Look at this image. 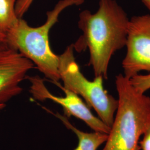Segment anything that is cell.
<instances>
[{"instance_id": "obj_3", "label": "cell", "mask_w": 150, "mask_h": 150, "mask_svg": "<svg viewBox=\"0 0 150 150\" xmlns=\"http://www.w3.org/2000/svg\"><path fill=\"white\" fill-rule=\"evenodd\" d=\"M83 2L84 0H60L53 10L47 12L46 21L38 27H31L20 18L6 35L8 46L31 61L51 82H59V58L50 47L49 32L64 9Z\"/></svg>"}, {"instance_id": "obj_8", "label": "cell", "mask_w": 150, "mask_h": 150, "mask_svg": "<svg viewBox=\"0 0 150 150\" xmlns=\"http://www.w3.org/2000/svg\"><path fill=\"white\" fill-rule=\"evenodd\" d=\"M43 108L59 119L67 128L75 133L78 139V145L74 150H97L106 142L108 136L107 134L96 131L86 132L81 131L76 128L64 116L60 115L59 113H54L47 108Z\"/></svg>"}, {"instance_id": "obj_2", "label": "cell", "mask_w": 150, "mask_h": 150, "mask_svg": "<svg viewBox=\"0 0 150 150\" xmlns=\"http://www.w3.org/2000/svg\"><path fill=\"white\" fill-rule=\"evenodd\" d=\"M115 85L118 106L102 150H140V139L150 123V97L123 74L116 76Z\"/></svg>"}, {"instance_id": "obj_13", "label": "cell", "mask_w": 150, "mask_h": 150, "mask_svg": "<svg viewBox=\"0 0 150 150\" xmlns=\"http://www.w3.org/2000/svg\"><path fill=\"white\" fill-rule=\"evenodd\" d=\"M0 48H10L7 45L5 37L1 33H0Z\"/></svg>"}, {"instance_id": "obj_12", "label": "cell", "mask_w": 150, "mask_h": 150, "mask_svg": "<svg viewBox=\"0 0 150 150\" xmlns=\"http://www.w3.org/2000/svg\"><path fill=\"white\" fill-rule=\"evenodd\" d=\"M139 149L150 150V123L147 126L142 135V139L139 141Z\"/></svg>"}, {"instance_id": "obj_6", "label": "cell", "mask_w": 150, "mask_h": 150, "mask_svg": "<svg viewBox=\"0 0 150 150\" xmlns=\"http://www.w3.org/2000/svg\"><path fill=\"white\" fill-rule=\"evenodd\" d=\"M125 47L123 75L131 79L141 71L150 72V13L129 18Z\"/></svg>"}, {"instance_id": "obj_10", "label": "cell", "mask_w": 150, "mask_h": 150, "mask_svg": "<svg viewBox=\"0 0 150 150\" xmlns=\"http://www.w3.org/2000/svg\"><path fill=\"white\" fill-rule=\"evenodd\" d=\"M131 83L138 91L145 93V91L150 88V75H135L129 79Z\"/></svg>"}, {"instance_id": "obj_4", "label": "cell", "mask_w": 150, "mask_h": 150, "mask_svg": "<svg viewBox=\"0 0 150 150\" xmlns=\"http://www.w3.org/2000/svg\"><path fill=\"white\" fill-rule=\"evenodd\" d=\"M74 48L71 45L59 55L60 80L64 87L81 97L90 108H92L98 118L111 127L118 106V100L105 90L102 76L88 80L81 72L74 56Z\"/></svg>"}, {"instance_id": "obj_15", "label": "cell", "mask_w": 150, "mask_h": 150, "mask_svg": "<svg viewBox=\"0 0 150 150\" xmlns=\"http://www.w3.org/2000/svg\"><path fill=\"white\" fill-rule=\"evenodd\" d=\"M6 105H0V110L3 109L4 107H5Z\"/></svg>"}, {"instance_id": "obj_1", "label": "cell", "mask_w": 150, "mask_h": 150, "mask_svg": "<svg viewBox=\"0 0 150 150\" xmlns=\"http://www.w3.org/2000/svg\"><path fill=\"white\" fill-rule=\"evenodd\" d=\"M129 18L116 0H100L95 13L89 10L79 15L78 26L82 34L73 45L77 52L88 50L95 77L107 79L113 54L126 46Z\"/></svg>"}, {"instance_id": "obj_11", "label": "cell", "mask_w": 150, "mask_h": 150, "mask_svg": "<svg viewBox=\"0 0 150 150\" xmlns=\"http://www.w3.org/2000/svg\"><path fill=\"white\" fill-rule=\"evenodd\" d=\"M34 0H17L15 6L16 15L18 18L22 16L28 11Z\"/></svg>"}, {"instance_id": "obj_7", "label": "cell", "mask_w": 150, "mask_h": 150, "mask_svg": "<svg viewBox=\"0 0 150 150\" xmlns=\"http://www.w3.org/2000/svg\"><path fill=\"white\" fill-rule=\"evenodd\" d=\"M33 63L11 48L0 50V105H6L22 91L20 84Z\"/></svg>"}, {"instance_id": "obj_16", "label": "cell", "mask_w": 150, "mask_h": 150, "mask_svg": "<svg viewBox=\"0 0 150 150\" xmlns=\"http://www.w3.org/2000/svg\"><path fill=\"white\" fill-rule=\"evenodd\" d=\"M1 49H5V48H0V50H1Z\"/></svg>"}, {"instance_id": "obj_5", "label": "cell", "mask_w": 150, "mask_h": 150, "mask_svg": "<svg viewBox=\"0 0 150 150\" xmlns=\"http://www.w3.org/2000/svg\"><path fill=\"white\" fill-rule=\"evenodd\" d=\"M26 79L31 83L30 92L35 100L40 101L47 100L52 101L62 107L64 115L67 117L74 116L80 119L93 131L107 134L109 133L110 127L92 113L90 108L80 97L64 88L59 82L52 83L64 91V96H57L51 93L45 86L44 80L38 76H27Z\"/></svg>"}, {"instance_id": "obj_9", "label": "cell", "mask_w": 150, "mask_h": 150, "mask_svg": "<svg viewBox=\"0 0 150 150\" xmlns=\"http://www.w3.org/2000/svg\"><path fill=\"white\" fill-rule=\"evenodd\" d=\"M17 0H0V33L6 35L18 21L15 6Z\"/></svg>"}, {"instance_id": "obj_14", "label": "cell", "mask_w": 150, "mask_h": 150, "mask_svg": "<svg viewBox=\"0 0 150 150\" xmlns=\"http://www.w3.org/2000/svg\"><path fill=\"white\" fill-rule=\"evenodd\" d=\"M145 7L150 11V0H141Z\"/></svg>"}]
</instances>
